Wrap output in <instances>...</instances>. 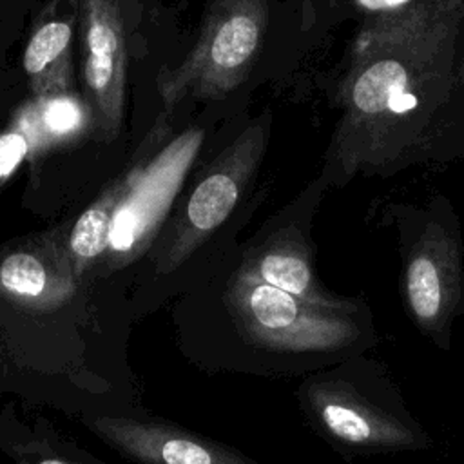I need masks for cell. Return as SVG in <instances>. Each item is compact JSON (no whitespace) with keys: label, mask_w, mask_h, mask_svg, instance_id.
Segmentation results:
<instances>
[{"label":"cell","mask_w":464,"mask_h":464,"mask_svg":"<svg viewBox=\"0 0 464 464\" xmlns=\"http://www.w3.org/2000/svg\"><path fill=\"white\" fill-rule=\"evenodd\" d=\"M460 7H462V14H464V0H462V4H460Z\"/></svg>","instance_id":"cell-19"},{"label":"cell","mask_w":464,"mask_h":464,"mask_svg":"<svg viewBox=\"0 0 464 464\" xmlns=\"http://www.w3.org/2000/svg\"><path fill=\"white\" fill-rule=\"evenodd\" d=\"M297 397L308 422L346 455L419 451L431 446L381 361L364 353L308 375Z\"/></svg>","instance_id":"cell-3"},{"label":"cell","mask_w":464,"mask_h":464,"mask_svg":"<svg viewBox=\"0 0 464 464\" xmlns=\"http://www.w3.org/2000/svg\"><path fill=\"white\" fill-rule=\"evenodd\" d=\"M72 16H49L31 33L24 51V72L38 98L63 94L71 85Z\"/></svg>","instance_id":"cell-13"},{"label":"cell","mask_w":464,"mask_h":464,"mask_svg":"<svg viewBox=\"0 0 464 464\" xmlns=\"http://www.w3.org/2000/svg\"><path fill=\"white\" fill-rule=\"evenodd\" d=\"M5 451H9L14 464H103L40 433H27L24 439L11 440Z\"/></svg>","instance_id":"cell-15"},{"label":"cell","mask_w":464,"mask_h":464,"mask_svg":"<svg viewBox=\"0 0 464 464\" xmlns=\"http://www.w3.org/2000/svg\"><path fill=\"white\" fill-rule=\"evenodd\" d=\"M27 150L29 140L22 129L13 127L0 134V185L14 172Z\"/></svg>","instance_id":"cell-17"},{"label":"cell","mask_w":464,"mask_h":464,"mask_svg":"<svg viewBox=\"0 0 464 464\" xmlns=\"http://www.w3.org/2000/svg\"><path fill=\"white\" fill-rule=\"evenodd\" d=\"M328 100L339 112L319 172L328 187L462 160V7L442 33L344 51Z\"/></svg>","instance_id":"cell-1"},{"label":"cell","mask_w":464,"mask_h":464,"mask_svg":"<svg viewBox=\"0 0 464 464\" xmlns=\"http://www.w3.org/2000/svg\"><path fill=\"white\" fill-rule=\"evenodd\" d=\"M379 227L397 232L401 297L415 328L442 350L464 314V236L451 199L435 192L426 203L381 201Z\"/></svg>","instance_id":"cell-4"},{"label":"cell","mask_w":464,"mask_h":464,"mask_svg":"<svg viewBox=\"0 0 464 464\" xmlns=\"http://www.w3.org/2000/svg\"><path fill=\"white\" fill-rule=\"evenodd\" d=\"M326 188L330 187L321 176L314 179L294 203L290 214L245 254L236 274L321 306H348L355 303L357 297H346L328 290L315 268L310 223Z\"/></svg>","instance_id":"cell-7"},{"label":"cell","mask_w":464,"mask_h":464,"mask_svg":"<svg viewBox=\"0 0 464 464\" xmlns=\"http://www.w3.org/2000/svg\"><path fill=\"white\" fill-rule=\"evenodd\" d=\"M42 105L38 111V120L42 130L51 138H65L74 134L85 118L83 105L74 96L67 92L40 98Z\"/></svg>","instance_id":"cell-16"},{"label":"cell","mask_w":464,"mask_h":464,"mask_svg":"<svg viewBox=\"0 0 464 464\" xmlns=\"http://www.w3.org/2000/svg\"><path fill=\"white\" fill-rule=\"evenodd\" d=\"M268 134L270 114L266 112L246 125L208 165L158 250L160 272H172L185 263L234 212L261 165Z\"/></svg>","instance_id":"cell-6"},{"label":"cell","mask_w":464,"mask_h":464,"mask_svg":"<svg viewBox=\"0 0 464 464\" xmlns=\"http://www.w3.org/2000/svg\"><path fill=\"white\" fill-rule=\"evenodd\" d=\"M85 424L136 464H259L236 448L156 417L94 415Z\"/></svg>","instance_id":"cell-10"},{"label":"cell","mask_w":464,"mask_h":464,"mask_svg":"<svg viewBox=\"0 0 464 464\" xmlns=\"http://www.w3.org/2000/svg\"><path fill=\"white\" fill-rule=\"evenodd\" d=\"M326 0H297V14H299V31L304 36L312 38V31L315 27L317 16Z\"/></svg>","instance_id":"cell-18"},{"label":"cell","mask_w":464,"mask_h":464,"mask_svg":"<svg viewBox=\"0 0 464 464\" xmlns=\"http://www.w3.org/2000/svg\"><path fill=\"white\" fill-rule=\"evenodd\" d=\"M74 283L67 254L49 241H29L0 254V294L20 306L56 308L72 295Z\"/></svg>","instance_id":"cell-12"},{"label":"cell","mask_w":464,"mask_h":464,"mask_svg":"<svg viewBox=\"0 0 464 464\" xmlns=\"http://www.w3.org/2000/svg\"><path fill=\"white\" fill-rule=\"evenodd\" d=\"M201 132L190 130L165 149L154 163L130 172L116 210L105 263L120 266L134 259L154 236L199 147Z\"/></svg>","instance_id":"cell-8"},{"label":"cell","mask_w":464,"mask_h":464,"mask_svg":"<svg viewBox=\"0 0 464 464\" xmlns=\"http://www.w3.org/2000/svg\"><path fill=\"white\" fill-rule=\"evenodd\" d=\"M130 174L112 183L94 203L74 221L65 245L67 259L76 279L85 274L109 250L116 210L129 187Z\"/></svg>","instance_id":"cell-14"},{"label":"cell","mask_w":464,"mask_h":464,"mask_svg":"<svg viewBox=\"0 0 464 464\" xmlns=\"http://www.w3.org/2000/svg\"><path fill=\"white\" fill-rule=\"evenodd\" d=\"M460 14L442 0H326L312 40H319L330 29L344 22H355L353 38L344 51H364L368 47L424 38L451 27Z\"/></svg>","instance_id":"cell-11"},{"label":"cell","mask_w":464,"mask_h":464,"mask_svg":"<svg viewBox=\"0 0 464 464\" xmlns=\"http://www.w3.org/2000/svg\"><path fill=\"white\" fill-rule=\"evenodd\" d=\"M83 83L98 130L112 140L125 120L127 38L118 0H78Z\"/></svg>","instance_id":"cell-9"},{"label":"cell","mask_w":464,"mask_h":464,"mask_svg":"<svg viewBox=\"0 0 464 464\" xmlns=\"http://www.w3.org/2000/svg\"><path fill=\"white\" fill-rule=\"evenodd\" d=\"M270 0H210L190 53L160 71L158 92L167 109L181 100L225 98L257 63L270 27Z\"/></svg>","instance_id":"cell-5"},{"label":"cell","mask_w":464,"mask_h":464,"mask_svg":"<svg viewBox=\"0 0 464 464\" xmlns=\"http://www.w3.org/2000/svg\"><path fill=\"white\" fill-rule=\"evenodd\" d=\"M228 304L245 339L294 372H319L366 353L379 341L372 312L357 297L321 306L236 274Z\"/></svg>","instance_id":"cell-2"}]
</instances>
